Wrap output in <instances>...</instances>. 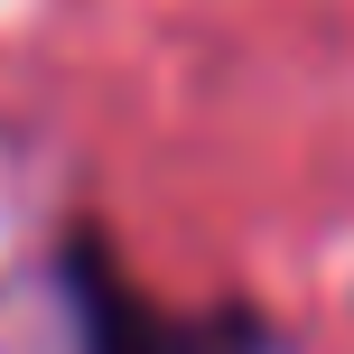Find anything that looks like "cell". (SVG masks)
I'll return each instance as SVG.
<instances>
[{
	"label": "cell",
	"instance_id": "obj_1",
	"mask_svg": "<svg viewBox=\"0 0 354 354\" xmlns=\"http://www.w3.org/2000/svg\"><path fill=\"white\" fill-rule=\"evenodd\" d=\"M56 289H66V317H75V354H270V317L243 299H214V308H168L112 261V243L93 224L66 233L56 252Z\"/></svg>",
	"mask_w": 354,
	"mask_h": 354
}]
</instances>
